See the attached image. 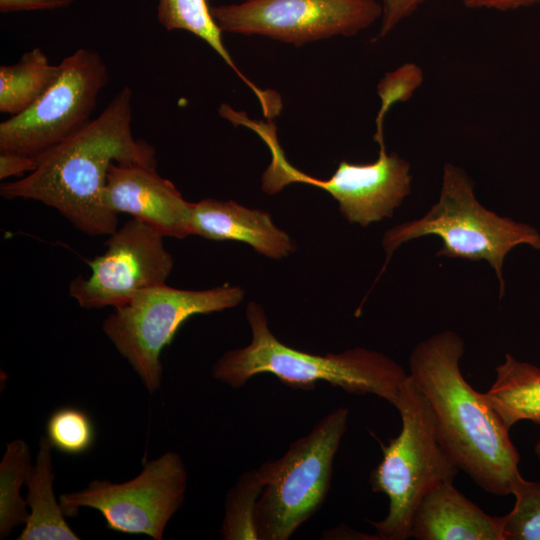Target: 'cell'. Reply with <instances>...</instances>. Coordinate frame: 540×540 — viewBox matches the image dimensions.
<instances>
[{
	"mask_svg": "<svg viewBox=\"0 0 540 540\" xmlns=\"http://www.w3.org/2000/svg\"><path fill=\"white\" fill-rule=\"evenodd\" d=\"M52 445L47 436L39 440V449L27 479L26 502L29 517L18 540H78L54 494L55 471Z\"/></svg>",
	"mask_w": 540,
	"mask_h": 540,
	"instance_id": "obj_16",
	"label": "cell"
},
{
	"mask_svg": "<svg viewBox=\"0 0 540 540\" xmlns=\"http://www.w3.org/2000/svg\"><path fill=\"white\" fill-rule=\"evenodd\" d=\"M401 431L388 445L380 443L383 457L370 474L374 492L389 500L387 515L370 521L376 539L406 540L414 512L422 498L438 483L454 481L459 468L443 446L434 413L410 375L394 404Z\"/></svg>",
	"mask_w": 540,
	"mask_h": 540,
	"instance_id": "obj_4",
	"label": "cell"
},
{
	"mask_svg": "<svg viewBox=\"0 0 540 540\" xmlns=\"http://www.w3.org/2000/svg\"><path fill=\"white\" fill-rule=\"evenodd\" d=\"M191 235L244 242L270 258H281L294 250L291 238L273 223L268 213L234 201L207 198L192 203Z\"/></svg>",
	"mask_w": 540,
	"mask_h": 540,
	"instance_id": "obj_15",
	"label": "cell"
},
{
	"mask_svg": "<svg viewBox=\"0 0 540 540\" xmlns=\"http://www.w3.org/2000/svg\"><path fill=\"white\" fill-rule=\"evenodd\" d=\"M46 436L53 449L68 455L89 451L95 441V427L86 411L73 406L54 410L46 422Z\"/></svg>",
	"mask_w": 540,
	"mask_h": 540,
	"instance_id": "obj_22",
	"label": "cell"
},
{
	"mask_svg": "<svg viewBox=\"0 0 540 540\" xmlns=\"http://www.w3.org/2000/svg\"><path fill=\"white\" fill-rule=\"evenodd\" d=\"M379 145L377 159L358 164L341 161L328 179H318L292 166L280 145L270 148L271 161L262 176V188L269 194L290 183H304L328 192L339 203L341 214L363 227L392 217L411 190L410 164L386 151L384 130L375 131Z\"/></svg>",
	"mask_w": 540,
	"mask_h": 540,
	"instance_id": "obj_10",
	"label": "cell"
},
{
	"mask_svg": "<svg viewBox=\"0 0 540 540\" xmlns=\"http://www.w3.org/2000/svg\"><path fill=\"white\" fill-rule=\"evenodd\" d=\"M31 452L23 439L6 443L0 462V539H6L18 526H24L28 517L26 498L21 488L31 467Z\"/></svg>",
	"mask_w": 540,
	"mask_h": 540,
	"instance_id": "obj_20",
	"label": "cell"
},
{
	"mask_svg": "<svg viewBox=\"0 0 540 540\" xmlns=\"http://www.w3.org/2000/svg\"><path fill=\"white\" fill-rule=\"evenodd\" d=\"M418 540H502L500 519L485 513L454 485H435L418 504L410 538Z\"/></svg>",
	"mask_w": 540,
	"mask_h": 540,
	"instance_id": "obj_14",
	"label": "cell"
},
{
	"mask_svg": "<svg viewBox=\"0 0 540 540\" xmlns=\"http://www.w3.org/2000/svg\"><path fill=\"white\" fill-rule=\"evenodd\" d=\"M37 167L36 157L29 155L1 151L0 154V179H6L12 176H23L30 173Z\"/></svg>",
	"mask_w": 540,
	"mask_h": 540,
	"instance_id": "obj_26",
	"label": "cell"
},
{
	"mask_svg": "<svg viewBox=\"0 0 540 540\" xmlns=\"http://www.w3.org/2000/svg\"><path fill=\"white\" fill-rule=\"evenodd\" d=\"M349 410L324 416L285 454L262 463L263 482L256 509L259 540H287L321 507L330 488L333 462L347 428Z\"/></svg>",
	"mask_w": 540,
	"mask_h": 540,
	"instance_id": "obj_6",
	"label": "cell"
},
{
	"mask_svg": "<svg viewBox=\"0 0 540 540\" xmlns=\"http://www.w3.org/2000/svg\"><path fill=\"white\" fill-rule=\"evenodd\" d=\"M534 450H535V453H536L538 459L540 460V441H538L536 443Z\"/></svg>",
	"mask_w": 540,
	"mask_h": 540,
	"instance_id": "obj_29",
	"label": "cell"
},
{
	"mask_svg": "<svg viewBox=\"0 0 540 540\" xmlns=\"http://www.w3.org/2000/svg\"><path fill=\"white\" fill-rule=\"evenodd\" d=\"M59 73L40 48L25 52L13 65L0 67V112L11 116L28 109Z\"/></svg>",
	"mask_w": 540,
	"mask_h": 540,
	"instance_id": "obj_19",
	"label": "cell"
},
{
	"mask_svg": "<svg viewBox=\"0 0 540 540\" xmlns=\"http://www.w3.org/2000/svg\"><path fill=\"white\" fill-rule=\"evenodd\" d=\"M243 290L228 284L207 290H184L162 284L136 293L114 308L102 330L129 363L150 394L162 383L161 353L181 325L197 314H209L238 305Z\"/></svg>",
	"mask_w": 540,
	"mask_h": 540,
	"instance_id": "obj_7",
	"label": "cell"
},
{
	"mask_svg": "<svg viewBox=\"0 0 540 540\" xmlns=\"http://www.w3.org/2000/svg\"><path fill=\"white\" fill-rule=\"evenodd\" d=\"M164 236L132 218L106 241V250L87 263L91 274L75 277L69 296L81 308H117L141 290L166 283L174 266Z\"/></svg>",
	"mask_w": 540,
	"mask_h": 540,
	"instance_id": "obj_12",
	"label": "cell"
},
{
	"mask_svg": "<svg viewBox=\"0 0 540 540\" xmlns=\"http://www.w3.org/2000/svg\"><path fill=\"white\" fill-rule=\"evenodd\" d=\"M464 349L456 332L434 334L415 346L409 375L428 401L439 438L458 468L484 491L507 496L521 476L520 457L510 429L461 373Z\"/></svg>",
	"mask_w": 540,
	"mask_h": 540,
	"instance_id": "obj_2",
	"label": "cell"
},
{
	"mask_svg": "<svg viewBox=\"0 0 540 540\" xmlns=\"http://www.w3.org/2000/svg\"><path fill=\"white\" fill-rule=\"evenodd\" d=\"M511 494L514 508L499 517L502 540H540V482L520 476Z\"/></svg>",
	"mask_w": 540,
	"mask_h": 540,
	"instance_id": "obj_23",
	"label": "cell"
},
{
	"mask_svg": "<svg viewBox=\"0 0 540 540\" xmlns=\"http://www.w3.org/2000/svg\"><path fill=\"white\" fill-rule=\"evenodd\" d=\"M223 32L260 35L301 46L354 36L382 17L377 0H244L211 7Z\"/></svg>",
	"mask_w": 540,
	"mask_h": 540,
	"instance_id": "obj_11",
	"label": "cell"
},
{
	"mask_svg": "<svg viewBox=\"0 0 540 540\" xmlns=\"http://www.w3.org/2000/svg\"><path fill=\"white\" fill-rule=\"evenodd\" d=\"M74 0H0L1 13L43 11L70 6Z\"/></svg>",
	"mask_w": 540,
	"mask_h": 540,
	"instance_id": "obj_27",
	"label": "cell"
},
{
	"mask_svg": "<svg viewBox=\"0 0 540 540\" xmlns=\"http://www.w3.org/2000/svg\"><path fill=\"white\" fill-rule=\"evenodd\" d=\"M461 2L469 9L508 11L531 6L540 0H461Z\"/></svg>",
	"mask_w": 540,
	"mask_h": 540,
	"instance_id": "obj_28",
	"label": "cell"
},
{
	"mask_svg": "<svg viewBox=\"0 0 540 540\" xmlns=\"http://www.w3.org/2000/svg\"><path fill=\"white\" fill-rule=\"evenodd\" d=\"M263 482L257 469L244 472L228 491L220 535L224 540H259L256 509Z\"/></svg>",
	"mask_w": 540,
	"mask_h": 540,
	"instance_id": "obj_21",
	"label": "cell"
},
{
	"mask_svg": "<svg viewBox=\"0 0 540 540\" xmlns=\"http://www.w3.org/2000/svg\"><path fill=\"white\" fill-rule=\"evenodd\" d=\"M426 235L442 239L437 256L486 260L505 293L503 264L516 246L526 244L540 250V234L529 224L502 217L485 208L476 198L474 182L460 167L446 163L438 201L420 219L389 229L383 238L387 253L385 269L393 252L403 243Z\"/></svg>",
	"mask_w": 540,
	"mask_h": 540,
	"instance_id": "obj_5",
	"label": "cell"
},
{
	"mask_svg": "<svg viewBox=\"0 0 540 540\" xmlns=\"http://www.w3.org/2000/svg\"><path fill=\"white\" fill-rule=\"evenodd\" d=\"M186 488L182 457L169 451L146 462L133 479L123 483L92 480L81 490L61 494L59 502L66 517L91 508L103 516L110 530L161 540L183 504Z\"/></svg>",
	"mask_w": 540,
	"mask_h": 540,
	"instance_id": "obj_9",
	"label": "cell"
},
{
	"mask_svg": "<svg viewBox=\"0 0 540 540\" xmlns=\"http://www.w3.org/2000/svg\"><path fill=\"white\" fill-rule=\"evenodd\" d=\"M382 6L378 39L385 38L403 20L415 13L430 0H377Z\"/></svg>",
	"mask_w": 540,
	"mask_h": 540,
	"instance_id": "obj_25",
	"label": "cell"
},
{
	"mask_svg": "<svg viewBox=\"0 0 540 540\" xmlns=\"http://www.w3.org/2000/svg\"><path fill=\"white\" fill-rule=\"evenodd\" d=\"M157 19L168 31L185 30L205 41L253 91L266 118L272 119L280 114L282 101L279 94L256 86L234 63L208 0H158Z\"/></svg>",
	"mask_w": 540,
	"mask_h": 540,
	"instance_id": "obj_17",
	"label": "cell"
},
{
	"mask_svg": "<svg viewBox=\"0 0 540 540\" xmlns=\"http://www.w3.org/2000/svg\"><path fill=\"white\" fill-rule=\"evenodd\" d=\"M495 371L496 379L483 396L503 424L508 429L521 420L540 425V369L505 354Z\"/></svg>",
	"mask_w": 540,
	"mask_h": 540,
	"instance_id": "obj_18",
	"label": "cell"
},
{
	"mask_svg": "<svg viewBox=\"0 0 540 540\" xmlns=\"http://www.w3.org/2000/svg\"><path fill=\"white\" fill-rule=\"evenodd\" d=\"M132 97V90L123 87L99 116L36 157L35 170L1 185V196L41 202L90 236L115 232L118 214L104 203L110 166L114 162L157 165L154 147L132 133Z\"/></svg>",
	"mask_w": 540,
	"mask_h": 540,
	"instance_id": "obj_1",
	"label": "cell"
},
{
	"mask_svg": "<svg viewBox=\"0 0 540 540\" xmlns=\"http://www.w3.org/2000/svg\"><path fill=\"white\" fill-rule=\"evenodd\" d=\"M423 80V70L412 62L404 63L386 73L377 87L380 108L375 119L376 127H384V119L390 108L396 103L408 101Z\"/></svg>",
	"mask_w": 540,
	"mask_h": 540,
	"instance_id": "obj_24",
	"label": "cell"
},
{
	"mask_svg": "<svg viewBox=\"0 0 540 540\" xmlns=\"http://www.w3.org/2000/svg\"><path fill=\"white\" fill-rule=\"evenodd\" d=\"M109 73L101 54L80 48L59 64L49 88L28 109L0 123V150L38 157L91 120Z\"/></svg>",
	"mask_w": 540,
	"mask_h": 540,
	"instance_id": "obj_8",
	"label": "cell"
},
{
	"mask_svg": "<svg viewBox=\"0 0 540 540\" xmlns=\"http://www.w3.org/2000/svg\"><path fill=\"white\" fill-rule=\"evenodd\" d=\"M246 317L251 342L225 352L211 370L214 379L232 388L244 386L253 376L269 373L292 388L311 390L323 381L348 393L373 394L394 405L408 377L401 365L373 350L354 348L315 355L291 348L273 335L257 303H249Z\"/></svg>",
	"mask_w": 540,
	"mask_h": 540,
	"instance_id": "obj_3",
	"label": "cell"
},
{
	"mask_svg": "<svg viewBox=\"0 0 540 540\" xmlns=\"http://www.w3.org/2000/svg\"><path fill=\"white\" fill-rule=\"evenodd\" d=\"M106 207L148 224L164 237L183 239L191 235L192 203L175 185L160 176L156 166L114 162L104 191Z\"/></svg>",
	"mask_w": 540,
	"mask_h": 540,
	"instance_id": "obj_13",
	"label": "cell"
}]
</instances>
